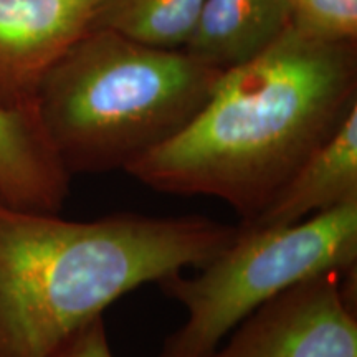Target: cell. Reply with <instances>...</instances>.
Here are the masks:
<instances>
[{
	"label": "cell",
	"instance_id": "obj_1",
	"mask_svg": "<svg viewBox=\"0 0 357 357\" xmlns=\"http://www.w3.org/2000/svg\"><path fill=\"white\" fill-rule=\"evenodd\" d=\"M356 108L357 42L291 25L253 60L223 71L199 114L124 172L162 194L222 200L247 223Z\"/></svg>",
	"mask_w": 357,
	"mask_h": 357
},
{
	"label": "cell",
	"instance_id": "obj_12",
	"mask_svg": "<svg viewBox=\"0 0 357 357\" xmlns=\"http://www.w3.org/2000/svg\"><path fill=\"white\" fill-rule=\"evenodd\" d=\"M53 357H114L102 316L79 329Z\"/></svg>",
	"mask_w": 357,
	"mask_h": 357
},
{
	"label": "cell",
	"instance_id": "obj_9",
	"mask_svg": "<svg viewBox=\"0 0 357 357\" xmlns=\"http://www.w3.org/2000/svg\"><path fill=\"white\" fill-rule=\"evenodd\" d=\"M291 25L288 0H205L184 52L223 73L260 55Z\"/></svg>",
	"mask_w": 357,
	"mask_h": 357
},
{
	"label": "cell",
	"instance_id": "obj_11",
	"mask_svg": "<svg viewBox=\"0 0 357 357\" xmlns=\"http://www.w3.org/2000/svg\"><path fill=\"white\" fill-rule=\"evenodd\" d=\"M293 25L331 42H357V0H288Z\"/></svg>",
	"mask_w": 357,
	"mask_h": 357
},
{
	"label": "cell",
	"instance_id": "obj_6",
	"mask_svg": "<svg viewBox=\"0 0 357 357\" xmlns=\"http://www.w3.org/2000/svg\"><path fill=\"white\" fill-rule=\"evenodd\" d=\"M101 0H0V105L35 108L43 78L91 29Z\"/></svg>",
	"mask_w": 357,
	"mask_h": 357
},
{
	"label": "cell",
	"instance_id": "obj_7",
	"mask_svg": "<svg viewBox=\"0 0 357 357\" xmlns=\"http://www.w3.org/2000/svg\"><path fill=\"white\" fill-rule=\"evenodd\" d=\"M357 202V108L312 153L260 215L242 229H271Z\"/></svg>",
	"mask_w": 357,
	"mask_h": 357
},
{
	"label": "cell",
	"instance_id": "obj_8",
	"mask_svg": "<svg viewBox=\"0 0 357 357\" xmlns=\"http://www.w3.org/2000/svg\"><path fill=\"white\" fill-rule=\"evenodd\" d=\"M70 182L37 109L0 105V199L24 211L58 213Z\"/></svg>",
	"mask_w": 357,
	"mask_h": 357
},
{
	"label": "cell",
	"instance_id": "obj_5",
	"mask_svg": "<svg viewBox=\"0 0 357 357\" xmlns=\"http://www.w3.org/2000/svg\"><path fill=\"white\" fill-rule=\"evenodd\" d=\"M356 271H326L287 289L207 357H357Z\"/></svg>",
	"mask_w": 357,
	"mask_h": 357
},
{
	"label": "cell",
	"instance_id": "obj_4",
	"mask_svg": "<svg viewBox=\"0 0 357 357\" xmlns=\"http://www.w3.org/2000/svg\"><path fill=\"white\" fill-rule=\"evenodd\" d=\"M357 268V202L287 227L242 229L211 261L159 281L185 319L158 357H207L247 316L298 283Z\"/></svg>",
	"mask_w": 357,
	"mask_h": 357
},
{
	"label": "cell",
	"instance_id": "obj_2",
	"mask_svg": "<svg viewBox=\"0 0 357 357\" xmlns=\"http://www.w3.org/2000/svg\"><path fill=\"white\" fill-rule=\"evenodd\" d=\"M236 234L202 215L78 222L0 199V357H53L116 300L197 270Z\"/></svg>",
	"mask_w": 357,
	"mask_h": 357
},
{
	"label": "cell",
	"instance_id": "obj_3",
	"mask_svg": "<svg viewBox=\"0 0 357 357\" xmlns=\"http://www.w3.org/2000/svg\"><path fill=\"white\" fill-rule=\"evenodd\" d=\"M220 77L184 50L89 29L43 78L35 109L71 177L124 171L181 132Z\"/></svg>",
	"mask_w": 357,
	"mask_h": 357
},
{
	"label": "cell",
	"instance_id": "obj_10",
	"mask_svg": "<svg viewBox=\"0 0 357 357\" xmlns=\"http://www.w3.org/2000/svg\"><path fill=\"white\" fill-rule=\"evenodd\" d=\"M205 0H101L91 29H105L134 42L184 50Z\"/></svg>",
	"mask_w": 357,
	"mask_h": 357
}]
</instances>
